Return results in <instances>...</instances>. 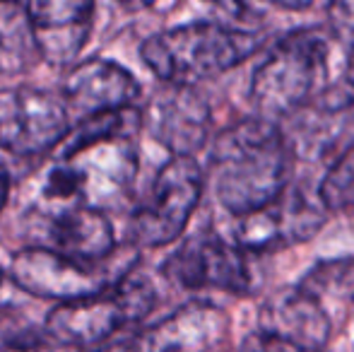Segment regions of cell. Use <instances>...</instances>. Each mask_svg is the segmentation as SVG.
Here are the masks:
<instances>
[{
    "label": "cell",
    "instance_id": "obj_16",
    "mask_svg": "<svg viewBox=\"0 0 354 352\" xmlns=\"http://www.w3.org/2000/svg\"><path fill=\"white\" fill-rule=\"evenodd\" d=\"M34 29L39 58L51 66H68L87 44L94 22V3L84 0H34L24 3Z\"/></svg>",
    "mask_w": 354,
    "mask_h": 352
},
{
    "label": "cell",
    "instance_id": "obj_11",
    "mask_svg": "<svg viewBox=\"0 0 354 352\" xmlns=\"http://www.w3.org/2000/svg\"><path fill=\"white\" fill-rule=\"evenodd\" d=\"M162 272L181 290H219L229 295L251 290L246 254L214 232H201L183 241L164 261Z\"/></svg>",
    "mask_w": 354,
    "mask_h": 352
},
{
    "label": "cell",
    "instance_id": "obj_22",
    "mask_svg": "<svg viewBox=\"0 0 354 352\" xmlns=\"http://www.w3.org/2000/svg\"><path fill=\"white\" fill-rule=\"evenodd\" d=\"M345 73H347V82L354 87V39H352V46H350V53H347V68H345Z\"/></svg>",
    "mask_w": 354,
    "mask_h": 352
},
{
    "label": "cell",
    "instance_id": "obj_6",
    "mask_svg": "<svg viewBox=\"0 0 354 352\" xmlns=\"http://www.w3.org/2000/svg\"><path fill=\"white\" fill-rule=\"evenodd\" d=\"M205 188L196 157H171L154 176L149 196L131 217V241L138 249H162L183 234Z\"/></svg>",
    "mask_w": 354,
    "mask_h": 352
},
{
    "label": "cell",
    "instance_id": "obj_20",
    "mask_svg": "<svg viewBox=\"0 0 354 352\" xmlns=\"http://www.w3.org/2000/svg\"><path fill=\"white\" fill-rule=\"evenodd\" d=\"M19 299H22V292L17 290V285L8 275V270L0 268V311L15 309L19 304Z\"/></svg>",
    "mask_w": 354,
    "mask_h": 352
},
{
    "label": "cell",
    "instance_id": "obj_10",
    "mask_svg": "<svg viewBox=\"0 0 354 352\" xmlns=\"http://www.w3.org/2000/svg\"><path fill=\"white\" fill-rule=\"evenodd\" d=\"M229 335V316L212 302H188L169 316L109 343L104 352H214Z\"/></svg>",
    "mask_w": 354,
    "mask_h": 352
},
{
    "label": "cell",
    "instance_id": "obj_4",
    "mask_svg": "<svg viewBox=\"0 0 354 352\" xmlns=\"http://www.w3.org/2000/svg\"><path fill=\"white\" fill-rule=\"evenodd\" d=\"M138 174L136 138H109L58 155L41 186V207L87 205L106 212Z\"/></svg>",
    "mask_w": 354,
    "mask_h": 352
},
{
    "label": "cell",
    "instance_id": "obj_21",
    "mask_svg": "<svg viewBox=\"0 0 354 352\" xmlns=\"http://www.w3.org/2000/svg\"><path fill=\"white\" fill-rule=\"evenodd\" d=\"M8 198H10V174H8V169L0 165V212L8 205Z\"/></svg>",
    "mask_w": 354,
    "mask_h": 352
},
{
    "label": "cell",
    "instance_id": "obj_12",
    "mask_svg": "<svg viewBox=\"0 0 354 352\" xmlns=\"http://www.w3.org/2000/svg\"><path fill=\"white\" fill-rule=\"evenodd\" d=\"M326 225V210L306 201L299 188L287 186L277 201L239 217L234 241L243 254H272L313 239Z\"/></svg>",
    "mask_w": 354,
    "mask_h": 352
},
{
    "label": "cell",
    "instance_id": "obj_1",
    "mask_svg": "<svg viewBox=\"0 0 354 352\" xmlns=\"http://www.w3.org/2000/svg\"><path fill=\"white\" fill-rule=\"evenodd\" d=\"M214 193L227 212L251 215L289 186L292 150L280 123L253 116L224 128L212 145Z\"/></svg>",
    "mask_w": 354,
    "mask_h": 352
},
{
    "label": "cell",
    "instance_id": "obj_9",
    "mask_svg": "<svg viewBox=\"0 0 354 352\" xmlns=\"http://www.w3.org/2000/svg\"><path fill=\"white\" fill-rule=\"evenodd\" d=\"M61 97L39 87L0 89V147L15 157L56 150L71 131Z\"/></svg>",
    "mask_w": 354,
    "mask_h": 352
},
{
    "label": "cell",
    "instance_id": "obj_5",
    "mask_svg": "<svg viewBox=\"0 0 354 352\" xmlns=\"http://www.w3.org/2000/svg\"><path fill=\"white\" fill-rule=\"evenodd\" d=\"M330 46L321 29H294L266 53L251 80V99L261 118L277 123L321 94Z\"/></svg>",
    "mask_w": 354,
    "mask_h": 352
},
{
    "label": "cell",
    "instance_id": "obj_2",
    "mask_svg": "<svg viewBox=\"0 0 354 352\" xmlns=\"http://www.w3.org/2000/svg\"><path fill=\"white\" fill-rule=\"evenodd\" d=\"M258 48L261 37L256 32L217 19H198L145 39L140 56L164 85L196 87L241 66Z\"/></svg>",
    "mask_w": 354,
    "mask_h": 352
},
{
    "label": "cell",
    "instance_id": "obj_7",
    "mask_svg": "<svg viewBox=\"0 0 354 352\" xmlns=\"http://www.w3.org/2000/svg\"><path fill=\"white\" fill-rule=\"evenodd\" d=\"M330 333L321 299L301 285L287 287L263 302L256 328L239 352H323Z\"/></svg>",
    "mask_w": 354,
    "mask_h": 352
},
{
    "label": "cell",
    "instance_id": "obj_19",
    "mask_svg": "<svg viewBox=\"0 0 354 352\" xmlns=\"http://www.w3.org/2000/svg\"><path fill=\"white\" fill-rule=\"evenodd\" d=\"M0 352H63V348L46 335H15L0 343Z\"/></svg>",
    "mask_w": 354,
    "mask_h": 352
},
{
    "label": "cell",
    "instance_id": "obj_14",
    "mask_svg": "<svg viewBox=\"0 0 354 352\" xmlns=\"http://www.w3.org/2000/svg\"><path fill=\"white\" fill-rule=\"evenodd\" d=\"M142 94L140 82L128 68L109 58H87L66 75L61 87V102L68 118L75 123L102 113L136 109Z\"/></svg>",
    "mask_w": 354,
    "mask_h": 352
},
{
    "label": "cell",
    "instance_id": "obj_15",
    "mask_svg": "<svg viewBox=\"0 0 354 352\" xmlns=\"http://www.w3.org/2000/svg\"><path fill=\"white\" fill-rule=\"evenodd\" d=\"M142 126L171 157H196L210 138V104L196 87L167 85L152 97Z\"/></svg>",
    "mask_w": 354,
    "mask_h": 352
},
{
    "label": "cell",
    "instance_id": "obj_18",
    "mask_svg": "<svg viewBox=\"0 0 354 352\" xmlns=\"http://www.w3.org/2000/svg\"><path fill=\"white\" fill-rule=\"evenodd\" d=\"M318 198L326 212H354V145L333 160L318 188Z\"/></svg>",
    "mask_w": 354,
    "mask_h": 352
},
{
    "label": "cell",
    "instance_id": "obj_3",
    "mask_svg": "<svg viewBox=\"0 0 354 352\" xmlns=\"http://www.w3.org/2000/svg\"><path fill=\"white\" fill-rule=\"evenodd\" d=\"M157 306L152 280L136 268L97 295L58 304L44 321V335L63 350L106 348L126 328L142 324Z\"/></svg>",
    "mask_w": 354,
    "mask_h": 352
},
{
    "label": "cell",
    "instance_id": "obj_8",
    "mask_svg": "<svg viewBox=\"0 0 354 352\" xmlns=\"http://www.w3.org/2000/svg\"><path fill=\"white\" fill-rule=\"evenodd\" d=\"M131 268L133 266H118L111 261L102 266H87L44 246H27L12 256L8 275L22 295L66 304L106 290Z\"/></svg>",
    "mask_w": 354,
    "mask_h": 352
},
{
    "label": "cell",
    "instance_id": "obj_13",
    "mask_svg": "<svg viewBox=\"0 0 354 352\" xmlns=\"http://www.w3.org/2000/svg\"><path fill=\"white\" fill-rule=\"evenodd\" d=\"M37 222L39 241L61 256L87 266H102L116 256V232L106 212L87 205L41 207Z\"/></svg>",
    "mask_w": 354,
    "mask_h": 352
},
{
    "label": "cell",
    "instance_id": "obj_17",
    "mask_svg": "<svg viewBox=\"0 0 354 352\" xmlns=\"http://www.w3.org/2000/svg\"><path fill=\"white\" fill-rule=\"evenodd\" d=\"M39 61L27 8L22 3H0V73L19 75Z\"/></svg>",
    "mask_w": 354,
    "mask_h": 352
}]
</instances>
